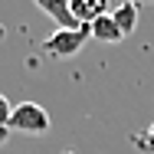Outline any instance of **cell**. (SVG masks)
<instances>
[{"label":"cell","mask_w":154,"mask_h":154,"mask_svg":"<svg viewBox=\"0 0 154 154\" xmlns=\"http://www.w3.org/2000/svg\"><path fill=\"white\" fill-rule=\"evenodd\" d=\"M89 39H92L89 26H75V30H56V33H49V36L39 43V49H43V56H46V59L66 62V59H75Z\"/></svg>","instance_id":"cell-1"},{"label":"cell","mask_w":154,"mask_h":154,"mask_svg":"<svg viewBox=\"0 0 154 154\" xmlns=\"http://www.w3.org/2000/svg\"><path fill=\"white\" fill-rule=\"evenodd\" d=\"M49 115H46V108L43 105H36V102H20V105H13V112H10V122H7V131L10 134H33V138H43V134H49Z\"/></svg>","instance_id":"cell-2"},{"label":"cell","mask_w":154,"mask_h":154,"mask_svg":"<svg viewBox=\"0 0 154 154\" xmlns=\"http://www.w3.org/2000/svg\"><path fill=\"white\" fill-rule=\"evenodd\" d=\"M69 10H72V17H75L79 26H89L98 17L112 13V3L108 0H69Z\"/></svg>","instance_id":"cell-3"},{"label":"cell","mask_w":154,"mask_h":154,"mask_svg":"<svg viewBox=\"0 0 154 154\" xmlns=\"http://www.w3.org/2000/svg\"><path fill=\"white\" fill-rule=\"evenodd\" d=\"M33 3H36V10L46 13L59 30H75V26H79L75 17H72V10H69V0H33Z\"/></svg>","instance_id":"cell-4"},{"label":"cell","mask_w":154,"mask_h":154,"mask_svg":"<svg viewBox=\"0 0 154 154\" xmlns=\"http://www.w3.org/2000/svg\"><path fill=\"white\" fill-rule=\"evenodd\" d=\"M112 20H115V26L122 30V36L128 39L131 33L138 30V7H134V3H115V7H112Z\"/></svg>","instance_id":"cell-5"},{"label":"cell","mask_w":154,"mask_h":154,"mask_svg":"<svg viewBox=\"0 0 154 154\" xmlns=\"http://www.w3.org/2000/svg\"><path fill=\"white\" fill-rule=\"evenodd\" d=\"M89 33H92V39H98V43H122L125 39L122 30H118L115 20H112V13H105V17H98L95 23H89Z\"/></svg>","instance_id":"cell-6"},{"label":"cell","mask_w":154,"mask_h":154,"mask_svg":"<svg viewBox=\"0 0 154 154\" xmlns=\"http://www.w3.org/2000/svg\"><path fill=\"white\" fill-rule=\"evenodd\" d=\"M10 112H13V105L7 102V95H0V131H3L7 122H10Z\"/></svg>","instance_id":"cell-7"},{"label":"cell","mask_w":154,"mask_h":154,"mask_svg":"<svg viewBox=\"0 0 154 154\" xmlns=\"http://www.w3.org/2000/svg\"><path fill=\"white\" fill-rule=\"evenodd\" d=\"M141 144H144L148 151H154V125L148 128V131H144V141H141Z\"/></svg>","instance_id":"cell-8"},{"label":"cell","mask_w":154,"mask_h":154,"mask_svg":"<svg viewBox=\"0 0 154 154\" xmlns=\"http://www.w3.org/2000/svg\"><path fill=\"white\" fill-rule=\"evenodd\" d=\"M118 3H134V7H141V3H154V0H118Z\"/></svg>","instance_id":"cell-9"},{"label":"cell","mask_w":154,"mask_h":154,"mask_svg":"<svg viewBox=\"0 0 154 154\" xmlns=\"http://www.w3.org/2000/svg\"><path fill=\"white\" fill-rule=\"evenodd\" d=\"M7 138H10V131H7V128H3V131H0V148H3V144H7Z\"/></svg>","instance_id":"cell-10"},{"label":"cell","mask_w":154,"mask_h":154,"mask_svg":"<svg viewBox=\"0 0 154 154\" xmlns=\"http://www.w3.org/2000/svg\"><path fill=\"white\" fill-rule=\"evenodd\" d=\"M62 154H75V151H62Z\"/></svg>","instance_id":"cell-11"}]
</instances>
